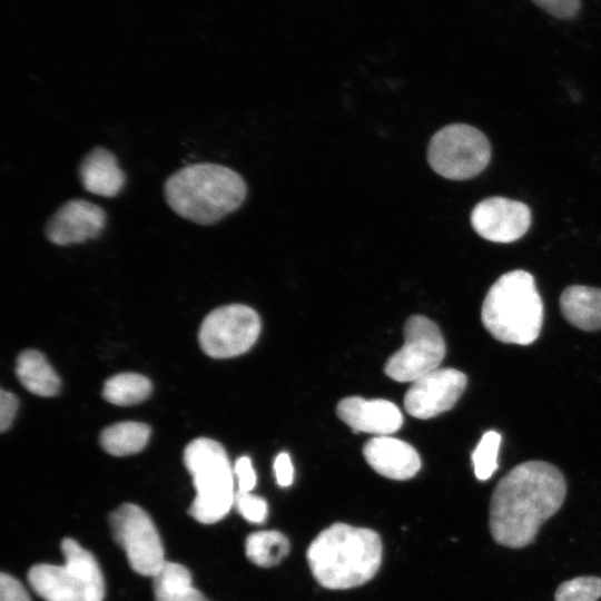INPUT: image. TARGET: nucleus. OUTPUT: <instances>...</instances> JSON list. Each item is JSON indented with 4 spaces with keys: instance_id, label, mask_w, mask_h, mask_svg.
Returning a JSON list of instances; mask_svg holds the SVG:
<instances>
[{
    "instance_id": "f257e3e1",
    "label": "nucleus",
    "mask_w": 601,
    "mask_h": 601,
    "mask_svg": "<svg viewBox=\"0 0 601 601\" xmlns=\"http://www.w3.org/2000/svg\"><path fill=\"white\" fill-rule=\"evenodd\" d=\"M564 476L544 461H528L508 472L490 501L489 526L494 541L520 549L535 539L540 526L562 506Z\"/></svg>"
},
{
    "instance_id": "f03ea898",
    "label": "nucleus",
    "mask_w": 601,
    "mask_h": 601,
    "mask_svg": "<svg viewBox=\"0 0 601 601\" xmlns=\"http://www.w3.org/2000/svg\"><path fill=\"white\" fill-rule=\"evenodd\" d=\"M306 559L322 587L331 590L355 588L370 581L378 571L381 538L371 529L334 523L313 540Z\"/></svg>"
},
{
    "instance_id": "7ed1b4c3",
    "label": "nucleus",
    "mask_w": 601,
    "mask_h": 601,
    "mask_svg": "<svg viewBox=\"0 0 601 601\" xmlns=\"http://www.w3.org/2000/svg\"><path fill=\"white\" fill-rule=\"evenodd\" d=\"M164 195L180 217L211 225L244 203L247 187L243 177L226 166L197 162L171 174L165 181Z\"/></svg>"
},
{
    "instance_id": "20e7f679",
    "label": "nucleus",
    "mask_w": 601,
    "mask_h": 601,
    "mask_svg": "<svg viewBox=\"0 0 601 601\" xmlns=\"http://www.w3.org/2000/svg\"><path fill=\"white\" fill-rule=\"evenodd\" d=\"M543 312L534 277L515 269L500 276L490 287L482 304L481 321L495 339L529 345L540 335Z\"/></svg>"
},
{
    "instance_id": "39448f33",
    "label": "nucleus",
    "mask_w": 601,
    "mask_h": 601,
    "mask_svg": "<svg viewBox=\"0 0 601 601\" xmlns=\"http://www.w3.org/2000/svg\"><path fill=\"white\" fill-rule=\"evenodd\" d=\"M184 463L196 490L188 513L200 523L218 522L234 505L236 493L235 474L225 449L211 439H196L186 446Z\"/></svg>"
},
{
    "instance_id": "423d86ee",
    "label": "nucleus",
    "mask_w": 601,
    "mask_h": 601,
    "mask_svg": "<svg viewBox=\"0 0 601 601\" xmlns=\"http://www.w3.org/2000/svg\"><path fill=\"white\" fill-rule=\"evenodd\" d=\"M65 564H37L28 573L46 601H104L105 582L95 556L72 539L61 543Z\"/></svg>"
},
{
    "instance_id": "0eeeda50",
    "label": "nucleus",
    "mask_w": 601,
    "mask_h": 601,
    "mask_svg": "<svg viewBox=\"0 0 601 601\" xmlns=\"http://www.w3.org/2000/svg\"><path fill=\"white\" fill-rule=\"evenodd\" d=\"M491 147L485 135L465 124H452L431 139L427 160L440 176L465 180L479 175L489 164Z\"/></svg>"
},
{
    "instance_id": "6e6552de",
    "label": "nucleus",
    "mask_w": 601,
    "mask_h": 601,
    "mask_svg": "<svg viewBox=\"0 0 601 601\" xmlns=\"http://www.w3.org/2000/svg\"><path fill=\"white\" fill-rule=\"evenodd\" d=\"M260 326V318L252 307L242 304L220 306L203 321L199 345L210 357H235L255 344Z\"/></svg>"
},
{
    "instance_id": "1a4fd4ad",
    "label": "nucleus",
    "mask_w": 601,
    "mask_h": 601,
    "mask_svg": "<svg viewBox=\"0 0 601 601\" xmlns=\"http://www.w3.org/2000/svg\"><path fill=\"white\" fill-rule=\"evenodd\" d=\"M404 344L386 362L385 374L397 382H414L439 367L445 356V342L430 318L413 315L404 326Z\"/></svg>"
},
{
    "instance_id": "9d476101",
    "label": "nucleus",
    "mask_w": 601,
    "mask_h": 601,
    "mask_svg": "<svg viewBox=\"0 0 601 601\" xmlns=\"http://www.w3.org/2000/svg\"><path fill=\"white\" fill-rule=\"evenodd\" d=\"M115 541L125 550L132 570L154 577L165 563L164 548L149 515L138 505L125 503L109 516Z\"/></svg>"
},
{
    "instance_id": "9b49d317",
    "label": "nucleus",
    "mask_w": 601,
    "mask_h": 601,
    "mask_svg": "<svg viewBox=\"0 0 601 601\" xmlns=\"http://www.w3.org/2000/svg\"><path fill=\"white\" fill-rule=\"evenodd\" d=\"M466 384V375L459 370L437 367L412 382L404 397V407L420 420L437 416L455 405Z\"/></svg>"
},
{
    "instance_id": "f8f14e48",
    "label": "nucleus",
    "mask_w": 601,
    "mask_h": 601,
    "mask_svg": "<svg viewBox=\"0 0 601 601\" xmlns=\"http://www.w3.org/2000/svg\"><path fill=\"white\" fill-rule=\"evenodd\" d=\"M474 230L494 243H512L521 238L530 227V208L518 200L490 197L481 200L471 213Z\"/></svg>"
},
{
    "instance_id": "ddd939ff",
    "label": "nucleus",
    "mask_w": 601,
    "mask_h": 601,
    "mask_svg": "<svg viewBox=\"0 0 601 601\" xmlns=\"http://www.w3.org/2000/svg\"><path fill=\"white\" fill-rule=\"evenodd\" d=\"M106 225L105 210L86 199L63 203L46 224V238L58 246L83 243L97 238Z\"/></svg>"
},
{
    "instance_id": "4468645a",
    "label": "nucleus",
    "mask_w": 601,
    "mask_h": 601,
    "mask_svg": "<svg viewBox=\"0 0 601 601\" xmlns=\"http://www.w3.org/2000/svg\"><path fill=\"white\" fill-rule=\"evenodd\" d=\"M336 413L356 433L390 435L403 424L400 408L394 403L381 398L346 397L337 404Z\"/></svg>"
},
{
    "instance_id": "2eb2a0df",
    "label": "nucleus",
    "mask_w": 601,
    "mask_h": 601,
    "mask_svg": "<svg viewBox=\"0 0 601 601\" xmlns=\"http://www.w3.org/2000/svg\"><path fill=\"white\" fill-rule=\"evenodd\" d=\"M363 454L370 466L387 479L408 480L421 469V459L415 449L390 435L371 439L364 445Z\"/></svg>"
},
{
    "instance_id": "dca6fc26",
    "label": "nucleus",
    "mask_w": 601,
    "mask_h": 601,
    "mask_svg": "<svg viewBox=\"0 0 601 601\" xmlns=\"http://www.w3.org/2000/svg\"><path fill=\"white\" fill-rule=\"evenodd\" d=\"M78 174L83 189L102 197H116L126 181L116 156L100 146L82 158Z\"/></svg>"
},
{
    "instance_id": "f3484780",
    "label": "nucleus",
    "mask_w": 601,
    "mask_h": 601,
    "mask_svg": "<svg viewBox=\"0 0 601 601\" xmlns=\"http://www.w3.org/2000/svg\"><path fill=\"white\" fill-rule=\"evenodd\" d=\"M564 318L582 331L601 329V288L571 285L560 296Z\"/></svg>"
},
{
    "instance_id": "a211bd4d",
    "label": "nucleus",
    "mask_w": 601,
    "mask_h": 601,
    "mask_svg": "<svg viewBox=\"0 0 601 601\" xmlns=\"http://www.w3.org/2000/svg\"><path fill=\"white\" fill-rule=\"evenodd\" d=\"M16 373L29 392L39 396H53L60 388V380L46 357L36 349L23 351L17 359Z\"/></svg>"
},
{
    "instance_id": "6ab92c4d",
    "label": "nucleus",
    "mask_w": 601,
    "mask_h": 601,
    "mask_svg": "<svg viewBox=\"0 0 601 601\" xmlns=\"http://www.w3.org/2000/svg\"><path fill=\"white\" fill-rule=\"evenodd\" d=\"M152 579L155 601H209L193 587L190 572L179 563L165 561Z\"/></svg>"
},
{
    "instance_id": "aec40b11",
    "label": "nucleus",
    "mask_w": 601,
    "mask_h": 601,
    "mask_svg": "<svg viewBox=\"0 0 601 601\" xmlns=\"http://www.w3.org/2000/svg\"><path fill=\"white\" fill-rule=\"evenodd\" d=\"M150 436V427L140 422H119L106 427L100 435L102 449L115 456L140 452Z\"/></svg>"
},
{
    "instance_id": "412c9836",
    "label": "nucleus",
    "mask_w": 601,
    "mask_h": 601,
    "mask_svg": "<svg viewBox=\"0 0 601 601\" xmlns=\"http://www.w3.org/2000/svg\"><path fill=\"white\" fill-rule=\"evenodd\" d=\"M288 539L277 530L258 531L245 541L246 556L258 566L277 565L289 553Z\"/></svg>"
},
{
    "instance_id": "4be33fe9",
    "label": "nucleus",
    "mask_w": 601,
    "mask_h": 601,
    "mask_svg": "<svg viewBox=\"0 0 601 601\" xmlns=\"http://www.w3.org/2000/svg\"><path fill=\"white\" fill-rule=\"evenodd\" d=\"M151 392L150 381L137 373H121L106 381L102 396L109 403L128 406L142 402Z\"/></svg>"
},
{
    "instance_id": "5701e85b",
    "label": "nucleus",
    "mask_w": 601,
    "mask_h": 601,
    "mask_svg": "<svg viewBox=\"0 0 601 601\" xmlns=\"http://www.w3.org/2000/svg\"><path fill=\"white\" fill-rule=\"evenodd\" d=\"M501 434L496 431H486L477 445L475 446L471 457L474 467V474L477 480L486 481L497 470V454L501 445Z\"/></svg>"
},
{
    "instance_id": "b1692460",
    "label": "nucleus",
    "mask_w": 601,
    "mask_h": 601,
    "mask_svg": "<svg viewBox=\"0 0 601 601\" xmlns=\"http://www.w3.org/2000/svg\"><path fill=\"white\" fill-rule=\"evenodd\" d=\"M601 597V579L579 577L565 581L555 591V601H598Z\"/></svg>"
},
{
    "instance_id": "393cba45",
    "label": "nucleus",
    "mask_w": 601,
    "mask_h": 601,
    "mask_svg": "<svg viewBox=\"0 0 601 601\" xmlns=\"http://www.w3.org/2000/svg\"><path fill=\"white\" fill-rule=\"evenodd\" d=\"M234 505L239 514L252 523H263L268 514L267 502L252 492L235 493Z\"/></svg>"
},
{
    "instance_id": "a878e982",
    "label": "nucleus",
    "mask_w": 601,
    "mask_h": 601,
    "mask_svg": "<svg viewBox=\"0 0 601 601\" xmlns=\"http://www.w3.org/2000/svg\"><path fill=\"white\" fill-rule=\"evenodd\" d=\"M234 474L239 492H252L256 485V473L248 456H240L234 465Z\"/></svg>"
},
{
    "instance_id": "bb28decb",
    "label": "nucleus",
    "mask_w": 601,
    "mask_h": 601,
    "mask_svg": "<svg viewBox=\"0 0 601 601\" xmlns=\"http://www.w3.org/2000/svg\"><path fill=\"white\" fill-rule=\"evenodd\" d=\"M534 3H536L539 7H541L543 10L549 12L550 14L561 18V19H568L578 12L580 8V0H532Z\"/></svg>"
},
{
    "instance_id": "cd10ccee",
    "label": "nucleus",
    "mask_w": 601,
    "mask_h": 601,
    "mask_svg": "<svg viewBox=\"0 0 601 601\" xmlns=\"http://www.w3.org/2000/svg\"><path fill=\"white\" fill-rule=\"evenodd\" d=\"M0 601H31L26 589L13 577L1 573Z\"/></svg>"
},
{
    "instance_id": "c85d7f7f",
    "label": "nucleus",
    "mask_w": 601,
    "mask_h": 601,
    "mask_svg": "<svg viewBox=\"0 0 601 601\" xmlns=\"http://www.w3.org/2000/svg\"><path fill=\"white\" fill-rule=\"evenodd\" d=\"M273 467L276 482L279 486L287 487L293 483L294 466L292 464L290 456L287 453H279L275 457Z\"/></svg>"
},
{
    "instance_id": "c756f323",
    "label": "nucleus",
    "mask_w": 601,
    "mask_h": 601,
    "mask_svg": "<svg viewBox=\"0 0 601 601\" xmlns=\"http://www.w3.org/2000/svg\"><path fill=\"white\" fill-rule=\"evenodd\" d=\"M18 408V401L16 396L1 390L0 393V430L4 432L12 423Z\"/></svg>"
}]
</instances>
